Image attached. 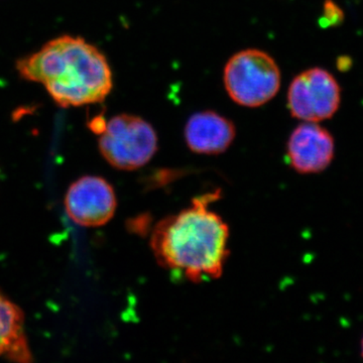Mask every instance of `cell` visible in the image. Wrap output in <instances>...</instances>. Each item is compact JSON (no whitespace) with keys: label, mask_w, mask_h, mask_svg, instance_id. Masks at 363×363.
Wrapping results in <instances>:
<instances>
[{"label":"cell","mask_w":363,"mask_h":363,"mask_svg":"<svg viewBox=\"0 0 363 363\" xmlns=\"http://www.w3.org/2000/svg\"><path fill=\"white\" fill-rule=\"evenodd\" d=\"M219 197V190L196 197L187 209L157 224L150 247L160 266L181 272L193 283L221 276L229 257V229L209 210Z\"/></svg>","instance_id":"1"},{"label":"cell","mask_w":363,"mask_h":363,"mask_svg":"<svg viewBox=\"0 0 363 363\" xmlns=\"http://www.w3.org/2000/svg\"><path fill=\"white\" fill-rule=\"evenodd\" d=\"M21 79L40 83L64 108L101 104L113 80L104 52L81 37L64 35L16 61Z\"/></svg>","instance_id":"2"},{"label":"cell","mask_w":363,"mask_h":363,"mask_svg":"<svg viewBox=\"0 0 363 363\" xmlns=\"http://www.w3.org/2000/svg\"><path fill=\"white\" fill-rule=\"evenodd\" d=\"M223 80L234 102L241 106L259 107L279 92L281 71L267 52L248 49L227 62Z\"/></svg>","instance_id":"3"},{"label":"cell","mask_w":363,"mask_h":363,"mask_svg":"<svg viewBox=\"0 0 363 363\" xmlns=\"http://www.w3.org/2000/svg\"><path fill=\"white\" fill-rule=\"evenodd\" d=\"M100 154L116 169L133 171L145 166L157 150L156 130L142 117L119 114L107 121L98 140Z\"/></svg>","instance_id":"4"},{"label":"cell","mask_w":363,"mask_h":363,"mask_svg":"<svg viewBox=\"0 0 363 363\" xmlns=\"http://www.w3.org/2000/svg\"><path fill=\"white\" fill-rule=\"evenodd\" d=\"M341 89L328 71L312 68L294 79L288 91V107L295 118L319 123L338 111Z\"/></svg>","instance_id":"5"},{"label":"cell","mask_w":363,"mask_h":363,"mask_svg":"<svg viewBox=\"0 0 363 363\" xmlns=\"http://www.w3.org/2000/svg\"><path fill=\"white\" fill-rule=\"evenodd\" d=\"M116 206L114 189L101 177H82L67 191V214L74 223L80 226L105 225L116 214Z\"/></svg>","instance_id":"6"},{"label":"cell","mask_w":363,"mask_h":363,"mask_svg":"<svg viewBox=\"0 0 363 363\" xmlns=\"http://www.w3.org/2000/svg\"><path fill=\"white\" fill-rule=\"evenodd\" d=\"M292 168L300 174H318L330 166L335 155L333 136L317 123L300 124L286 145Z\"/></svg>","instance_id":"7"},{"label":"cell","mask_w":363,"mask_h":363,"mask_svg":"<svg viewBox=\"0 0 363 363\" xmlns=\"http://www.w3.org/2000/svg\"><path fill=\"white\" fill-rule=\"evenodd\" d=\"M235 138L233 121L214 111L193 114L185 128L189 149L200 155H219L230 147Z\"/></svg>","instance_id":"8"},{"label":"cell","mask_w":363,"mask_h":363,"mask_svg":"<svg viewBox=\"0 0 363 363\" xmlns=\"http://www.w3.org/2000/svg\"><path fill=\"white\" fill-rule=\"evenodd\" d=\"M32 352L26 335L25 315L0 291V357L14 362H30Z\"/></svg>","instance_id":"9"},{"label":"cell","mask_w":363,"mask_h":363,"mask_svg":"<svg viewBox=\"0 0 363 363\" xmlns=\"http://www.w3.org/2000/svg\"><path fill=\"white\" fill-rule=\"evenodd\" d=\"M344 20V13L340 7L333 0H326L324 2L323 16H322L320 25L323 28L327 26H338Z\"/></svg>","instance_id":"10"},{"label":"cell","mask_w":363,"mask_h":363,"mask_svg":"<svg viewBox=\"0 0 363 363\" xmlns=\"http://www.w3.org/2000/svg\"><path fill=\"white\" fill-rule=\"evenodd\" d=\"M107 121H105L104 116H99L91 119L89 123V128L95 135H101L106 128Z\"/></svg>","instance_id":"11"},{"label":"cell","mask_w":363,"mask_h":363,"mask_svg":"<svg viewBox=\"0 0 363 363\" xmlns=\"http://www.w3.org/2000/svg\"><path fill=\"white\" fill-rule=\"evenodd\" d=\"M351 66V61L350 58H339L337 62V67L339 70L346 71Z\"/></svg>","instance_id":"12"},{"label":"cell","mask_w":363,"mask_h":363,"mask_svg":"<svg viewBox=\"0 0 363 363\" xmlns=\"http://www.w3.org/2000/svg\"><path fill=\"white\" fill-rule=\"evenodd\" d=\"M360 351H362V357L363 358V337L362 339V344H360Z\"/></svg>","instance_id":"13"}]
</instances>
